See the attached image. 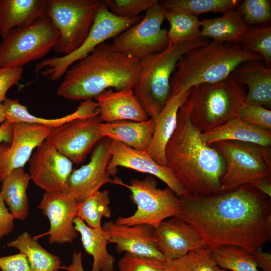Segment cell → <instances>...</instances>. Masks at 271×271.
Segmentation results:
<instances>
[{
  "instance_id": "obj_14",
  "label": "cell",
  "mask_w": 271,
  "mask_h": 271,
  "mask_svg": "<svg viewBox=\"0 0 271 271\" xmlns=\"http://www.w3.org/2000/svg\"><path fill=\"white\" fill-rule=\"evenodd\" d=\"M112 140L101 139L92 150L89 162L72 170L67 182V193L77 203L83 201L103 185L113 183L107 171Z\"/></svg>"
},
{
  "instance_id": "obj_6",
  "label": "cell",
  "mask_w": 271,
  "mask_h": 271,
  "mask_svg": "<svg viewBox=\"0 0 271 271\" xmlns=\"http://www.w3.org/2000/svg\"><path fill=\"white\" fill-rule=\"evenodd\" d=\"M246 93L232 74L217 82L194 86L185 102L191 122L202 133L225 123L236 117Z\"/></svg>"
},
{
  "instance_id": "obj_15",
  "label": "cell",
  "mask_w": 271,
  "mask_h": 271,
  "mask_svg": "<svg viewBox=\"0 0 271 271\" xmlns=\"http://www.w3.org/2000/svg\"><path fill=\"white\" fill-rule=\"evenodd\" d=\"M72 163L44 141L36 148L29 160V174L32 182L46 192L67 193Z\"/></svg>"
},
{
  "instance_id": "obj_1",
  "label": "cell",
  "mask_w": 271,
  "mask_h": 271,
  "mask_svg": "<svg viewBox=\"0 0 271 271\" xmlns=\"http://www.w3.org/2000/svg\"><path fill=\"white\" fill-rule=\"evenodd\" d=\"M180 199L181 206L175 216L197 231L210 252L231 245L253 253L271 239L270 198L249 184Z\"/></svg>"
},
{
  "instance_id": "obj_10",
  "label": "cell",
  "mask_w": 271,
  "mask_h": 271,
  "mask_svg": "<svg viewBox=\"0 0 271 271\" xmlns=\"http://www.w3.org/2000/svg\"><path fill=\"white\" fill-rule=\"evenodd\" d=\"M226 164L221 179L223 191L249 184L253 180L271 177V148L236 141H221L212 144Z\"/></svg>"
},
{
  "instance_id": "obj_38",
  "label": "cell",
  "mask_w": 271,
  "mask_h": 271,
  "mask_svg": "<svg viewBox=\"0 0 271 271\" xmlns=\"http://www.w3.org/2000/svg\"><path fill=\"white\" fill-rule=\"evenodd\" d=\"M238 9L244 22L248 26L269 25L270 22V0L241 1Z\"/></svg>"
},
{
  "instance_id": "obj_20",
  "label": "cell",
  "mask_w": 271,
  "mask_h": 271,
  "mask_svg": "<svg viewBox=\"0 0 271 271\" xmlns=\"http://www.w3.org/2000/svg\"><path fill=\"white\" fill-rule=\"evenodd\" d=\"M153 235L159 250L166 260L177 259L191 251L206 248L197 231L175 216L153 228Z\"/></svg>"
},
{
  "instance_id": "obj_2",
  "label": "cell",
  "mask_w": 271,
  "mask_h": 271,
  "mask_svg": "<svg viewBox=\"0 0 271 271\" xmlns=\"http://www.w3.org/2000/svg\"><path fill=\"white\" fill-rule=\"evenodd\" d=\"M165 157L166 166L190 194L205 196L223 191L221 182L226 170L225 161L192 124L186 103L178 112Z\"/></svg>"
},
{
  "instance_id": "obj_30",
  "label": "cell",
  "mask_w": 271,
  "mask_h": 271,
  "mask_svg": "<svg viewBox=\"0 0 271 271\" xmlns=\"http://www.w3.org/2000/svg\"><path fill=\"white\" fill-rule=\"evenodd\" d=\"M31 180L24 168L13 170L3 180L0 193L14 219L24 220L29 212L27 190Z\"/></svg>"
},
{
  "instance_id": "obj_27",
  "label": "cell",
  "mask_w": 271,
  "mask_h": 271,
  "mask_svg": "<svg viewBox=\"0 0 271 271\" xmlns=\"http://www.w3.org/2000/svg\"><path fill=\"white\" fill-rule=\"evenodd\" d=\"M46 0H0V36L45 16Z\"/></svg>"
},
{
  "instance_id": "obj_40",
  "label": "cell",
  "mask_w": 271,
  "mask_h": 271,
  "mask_svg": "<svg viewBox=\"0 0 271 271\" xmlns=\"http://www.w3.org/2000/svg\"><path fill=\"white\" fill-rule=\"evenodd\" d=\"M236 117L250 125L271 130V111L262 106L243 103Z\"/></svg>"
},
{
  "instance_id": "obj_9",
  "label": "cell",
  "mask_w": 271,
  "mask_h": 271,
  "mask_svg": "<svg viewBox=\"0 0 271 271\" xmlns=\"http://www.w3.org/2000/svg\"><path fill=\"white\" fill-rule=\"evenodd\" d=\"M113 180V183L130 191L137 206L132 215L119 216L115 222L117 224H146L155 228L167 218L175 216L181 208L180 198L168 187L163 189L158 188L157 182L152 176H148L142 180L132 179L128 184L119 178Z\"/></svg>"
},
{
  "instance_id": "obj_21",
  "label": "cell",
  "mask_w": 271,
  "mask_h": 271,
  "mask_svg": "<svg viewBox=\"0 0 271 271\" xmlns=\"http://www.w3.org/2000/svg\"><path fill=\"white\" fill-rule=\"evenodd\" d=\"M102 122L122 120L142 122L149 117L136 97L133 88L108 89L95 98Z\"/></svg>"
},
{
  "instance_id": "obj_29",
  "label": "cell",
  "mask_w": 271,
  "mask_h": 271,
  "mask_svg": "<svg viewBox=\"0 0 271 271\" xmlns=\"http://www.w3.org/2000/svg\"><path fill=\"white\" fill-rule=\"evenodd\" d=\"M75 230L81 236V241L85 251L91 255L93 262L91 271H113L115 257L107 248L108 234L102 228L88 226L79 217L73 220Z\"/></svg>"
},
{
  "instance_id": "obj_45",
  "label": "cell",
  "mask_w": 271,
  "mask_h": 271,
  "mask_svg": "<svg viewBox=\"0 0 271 271\" xmlns=\"http://www.w3.org/2000/svg\"><path fill=\"white\" fill-rule=\"evenodd\" d=\"M258 267L262 271H271V254L263 251L262 247L258 248L253 253Z\"/></svg>"
},
{
  "instance_id": "obj_36",
  "label": "cell",
  "mask_w": 271,
  "mask_h": 271,
  "mask_svg": "<svg viewBox=\"0 0 271 271\" xmlns=\"http://www.w3.org/2000/svg\"><path fill=\"white\" fill-rule=\"evenodd\" d=\"M165 271H228L219 266L207 248L191 251L174 260H166Z\"/></svg>"
},
{
  "instance_id": "obj_23",
  "label": "cell",
  "mask_w": 271,
  "mask_h": 271,
  "mask_svg": "<svg viewBox=\"0 0 271 271\" xmlns=\"http://www.w3.org/2000/svg\"><path fill=\"white\" fill-rule=\"evenodd\" d=\"M190 91L191 89L169 94L164 107L155 120V131L146 151L161 166H166L165 147L176 128L179 110L187 101Z\"/></svg>"
},
{
  "instance_id": "obj_41",
  "label": "cell",
  "mask_w": 271,
  "mask_h": 271,
  "mask_svg": "<svg viewBox=\"0 0 271 271\" xmlns=\"http://www.w3.org/2000/svg\"><path fill=\"white\" fill-rule=\"evenodd\" d=\"M165 261L140 257L125 252L119 260L118 271H165Z\"/></svg>"
},
{
  "instance_id": "obj_18",
  "label": "cell",
  "mask_w": 271,
  "mask_h": 271,
  "mask_svg": "<svg viewBox=\"0 0 271 271\" xmlns=\"http://www.w3.org/2000/svg\"><path fill=\"white\" fill-rule=\"evenodd\" d=\"M110 154L111 159L107 167L110 176L117 174L118 167H124L156 177L179 198L189 194L172 171L167 166L158 164L146 150H137L112 140Z\"/></svg>"
},
{
  "instance_id": "obj_24",
  "label": "cell",
  "mask_w": 271,
  "mask_h": 271,
  "mask_svg": "<svg viewBox=\"0 0 271 271\" xmlns=\"http://www.w3.org/2000/svg\"><path fill=\"white\" fill-rule=\"evenodd\" d=\"M3 105L5 120L9 122L38 124L51 128L57 127L74 119L99 114L98 104L92 100L81 101L74 112L56 119H45L31 114L27 107L21 104L18 99L6 98Z\"/></svg>"
},
{
  "instance_id": "obj_11",
  "label": "cell",
  "mask_w": 271,
  "mask_h": 271,
  "mask_svg": "<svg viewBox=\"0 0 271 271\" xmlns=\"http://www.w3.org/2000/svg\"><path fill=\"white\" fill-rule=\"evenodd\" d=\"M142 18L141 16L132 19L117 17L102 1L88 36L82 44L69 54L47 58L38 63L35 66L36 73L50 81L60 79L73 64L87 56L98 45L113 38Z\"/></svg>"
},
{
  "instance_id": "obj_48",
  "label": "cell",
  "mask_w": 271,
  "mask_h": 271,
  "mask_svg": "<svg viewBox=\"0 0 271 271\" xmlns=\"http://www.w3.org/2000/svg\"><path fill=\"white\" fill-rule=\"evenodd\" d=\"M12 138V123L5 120L0 125V144L9 143Z\"/></svg>"
},
{
  "instance_id": "obj_16",
  "label": "cell",
  "mask_w": 271,
  "mask_h": 271,
  "mask_svg": "<svg viewBox=\"0 0 271 271\" xmlns=\"http://www.w3.org/2000/svg\"><path fill=\"white\" fill-rule=\"evenodd\" d=\"M77 204L68 193L45 191L38 208L48 218L50 228L47 232L33 238L37 240L49 235L48 241L51 244L72 243L78 236L73 224L76 217Z\"/></svg>"
},
{
  "instance_id": "obj_28",
  "label": "cell",
  "mask_w": 271,
  "mask_h": 271,
  "mask_svg": "<svg viewBox=\"0 0 271 271\" xmlns=\"http://www.w3.org/2000/svg\"><path fill=\"white\" fill-rule=\"evenodd\" d=\"M201 35L212 41L239 44L250 26L244 22L238 7L232 8L220 17L201 20Z\"/></svg>"
},
{
  "instance_id": "obj_47",
  "label": "cell",
  "mask_w": 271,
  "mask_h": 271,
  "mask_svg": "<svg viewBox=\"0 0 271 271\" xmlns=\"http://www.w3.org/2000/svg\"><path fill=\"white\" fill-rule=\"evenodd\" d=\"M61 268L67 271H84L82 264V256L81 252L74 251L72 255V263L68 267Z\"/></svg>"
},
{
  "instance_id": "obj_7",
  "label": "cell",
  "mask_w": 271,
  "mask_h": 271,
  "mask_svg": "<svg viewBox=\"0 0 271 271\" xmlns=\"http://www.w3.org/2000/svg\"><path fill=\"white\" fill-rule=\"evenodd\" d=\"M59 32L44 16L31 24L11 30L0 43V67H23L45 57L55 46Z\"/></svg>"
},
{
  "instance_id": "obj_5",
  "label": "cell",
  "mask_w": 271,
  "mask_h": 271,
  "mask_svg": "<svg viewBox=\"0 0 271 271\" xmlns=\"http://www.w3.org/2000/svg\"><path fill=\"white\" fill-rule=\"evenodd\" d=\"M209 42H197L168 45L163 50L140 60V71L134 94L150 118L156 120L169 96L170 80L176 65L187 52Z\"/></svg>"
},
{
  "instance_id": "obj_22",
  "label": "cell",
  "mask_w": 271,
  "mask_h": 271,
  "mask_svg": "<svg viewBox=\"0 0 271 271\" xmlns=\"http://www.w3.org/2000/svg\"><path fill=\"white\" fill-rule=\"evenodd\" d=\"M262 60L245 62L232 72L234 78L247 87L244 103L271 108V68Z\"/></svg>"
},
{
  "instance_id": "obj_32",
  "label": "cell",
  "mask_w": 271,
  "mask_h": 271,
  "mask_svg": "<svg viewBox=\"0 0 271 271\" xmlns=\"http://www.w3.org/2000/svg\"><path fill=\"white\" fill-rule=\"evenodd\" d=\"M165 19L170 25L167 31L168 45L204 39L202 37L201 20L198 16L180 11L165 9Z\"/></svg>"
},
{
  "instance_id": "obj_19",
  "label": "cell",
  "mask_w": 271,
  "mask_h": 271,
  "mask_svg": "<svg viewBox=\"0 0 271 271\" xmlns=\"http://www.w3.org/2000/svg\"><path fill=\"white\" fill-rule=\"evenodd\" d=\"M102 228L108 234V243L116 244L118 253L127 252L133 256L166 261L159 250L153 235V228L146 224L132 226L106 222Z\"/></svg>"
},
{
  "instance_id": "obj_42",
  "label": "cell",
  "mask_w": 271,
  "mask_h": 271,
  "mask_svg": "<svg viewBox=\"0 0 271 271\" xmlns=\"http://www.w3.org/2000/svg\"><path fill=\"white\" fill-rule=\"evenodd\" d=\"M23 67H0V103L6 99L8 90L22 79Z\"/></svg>"
},
{
  "instance_id": "obj_49",
  "label": "cell",
  "mask_w": 271,
  "mask_h": 271,
  "mask_svg": "<svg viewBox=\"0 0 271 271\" xmlns=\"http://www.w3.org/2000/svg\"><path fill=\"white\" fill-rule=\"evenodd\" d=\"M5 120L4 109L3 103H0V123H3Z\"/></svg>"
},
{
  "instance_id": "obj_46",
  "label": "cell",
  "mask_w": 271,
  "mask_h": 271,
  "mask_svg": "<svg viewBox=\"0 0 271 271\" xmlns=\"http://www.w3.org/2000/svg\"><path fill=\"white\" fill-rule=\"evenodd\" d=\"M249 184L271 198V177L258 178L251 182Z\"/></svg>"
},
{
  "instance_id": "obj_39",
  "label": "cell",
  "mask_w": 271,
  "mask_h": 271,
  "mask_svg": "<svg viewBox=\"0 0 271 271\" xmlns=\"http://www.w3.org/2000/svg\"><path fill=\"white\" fill-rule=\"evenodd\" d=\"M157 0H105L104 3L108 10L115 16L126 19L138 17L143 11H146L156 3Z\"/></svg>"
},
{
  "instance_id": "obj_37",
  "label": "cell",
  "mask_w": 271,
  "mask_h": 271,
  "mask_svg": "<svg viewBox=\"0 0 271 271\" xmlns=\"http://www.w3.org/2000/svg\"><path fill=\"white\" fill-rule=\"evenodd\" d=\"M239 44L246 49L259 55L264 62L271 65V26H250Z\"/></svg>"
},
{
  "instance_id": "obj_34",
  "label": "cell",
  "mask_w": 271,
  "mask_h": 271,
  "mask_svg": "<svg viewBox=\"0 0 271 271\" xmlns=\"http://www.w3.org/2000/svg\"><path fill=\"white\" fill-rule=\"evenodd\" d=\"M221 268L231 271H259L252 253L235 246L227 245L210 252Z\"/></svg>"
},
{
  "instance_id": "obj_3",
  "label": "cell",
  "mask_w": 271,
  "mask_h": 271,
  "mask_svg": "<svg viewBox=\"0 0 271 271\" xmlns=\"http://www.w3.org/2000/svg\"><path fill=\"white\" fill-rule=\"evenodd\" d=\"M140 71V61L105 42L68 69L56 94L72 101L92 100L108 89L134 88Z\"/></svg>"
},
{
  "instance_id": "obj_13",
  "label": "cell",
  "mask_w": 271,
  "mask_h": 271,
  "mask_svg": "<svg viewBox=\"0 0 271 271\" xmlns=\"http://www.w3.org/2000/svg\"><path fill=\"white\" fill-rule=\"evenodd\" d=\"M99 114L69 121L52 128L45 142L72 163L79 164L102 139Z\"/></svg>"
},
{
  "instance_id": "obj_8",
  "label": "cell",
  "mask_w": 271,
  "mask_h": 271,
  "mask_svg": "<svg viewBox=\"0 0 271 271\" xmlns=\"http://www.w3.org/2000/svg\"><path fill=\"white\" fill-rule=\"evenodd\" d=\"M100 0H46L45 16L59 32L53 48L69 54L78 49L90 32Z\"/></svg>"
},
{
  "instance_id": "obj_25",
  "label": "cell",
  "mask_w": 271,
  "mask_h": 271,
  "mask_svg": "<svg viewBox=\"0 0 271 271\" xmlns=\"http://www.w3.org/2000/svg\"><path fill=\"white\" fill-rule=\"evenodd\" d=\"M155 128V120L152 118L142 122L122 120L102 122L100 133L102 138H107L132 148L145 151L152 140Z\"/></svg>"
},
{
  "instance_id": "obj_44",
  "label": "cell",
  "mask_w": 271,
  "mask_h": 271,
  "mask_svg": "<svg viewBox=\"0 0 271 271\" xmlns=\"http://www.w3.org/2000/svg\"><path fill=\"white\" fill-rule=\"evenodd\" d=\"M14 219L12 214L6 207L0 193V240L13 231Z\"/></svg>"
},
{
  "instance_id": "obj_26",
  "label": "cell",
  "mask_w": 271,
  "mask_h": 271,
  "mask_svg": "<svg viewBox=\"0 0 271 271\" xmlns=\"http://www.w3.org/2000/svg\"><path fill=\"white\" fill-rule=\"evenodd\" d=\"M208 145L221 141L251 143L266 147L271 145V130L250 125L238 117L202 133Z\"/></svg>"
},
{
  "instance_id": "obj_12",
  "label": "cell",
  "mask_w": 271,
  "mask_h": 271,
  "mask_svg": "<svg viewBox=\"0 0 271 271\" xmlns=\"http://www.w3.org/2000/svg\"><path fill=\"white\" fill-rule=\"evenodd\" d=\"M165 11L158 1L138 23L113 38L112 48L139 61L165 49L168 46V30L161 27Z\"/></svg>"
},
{
  "instance_id": "obj_43",
  "label": "cell",
  "mask_w": 271,
  "mask_h": 271,
  "mask_svg": "<svg viewBox=\"0 0 271 271\" xmlns=\"http://www.w3.org/2000/svg\"><path fill=\"white\" fill-rule=\"evenodd\" d=\"M1 271H33L26 256L21 253L0 257Z\"/></svg>"
},
{
  "instance_id": "obj_17",
  "label": "cell",
  "mask_w": 271,
  "mask_h": 271,
  "mask_svg": "<svg viewBox=\"0 0 271 271\" xmlns=\"http://www.w3.org/2000/svg\"><path fill=\"white\" fill-rule=\"evenodd\" d=\"M52 128L23 122L12 123L9 144H0V182L13 170L24 168L35 149L45 141Z\"/></svg>"
},
{
  "instance_id": "obj_31",
  "label": "cell",
  "mask_w": 271,
  "mask_h": 271,
  "mask_svg": "<svg viewBox=\"0 0 271 271\" xmlns=\"http://www.w3.org/2000/svg\"><path fill=\"white\" fill-rule=\"evenodd\" d=\"M7 245L24 254L33 271H58L61 268L59 257L45 249L27 232L7 242Z\"/></svg>"
},
{
  "instance_id": "obj_50",
  "label": "cell",
  "mask_w": 271,
  "mask_h": 271,
  "mask_svg": "<svg viewBox=\"0 0 271 271\" xmlns=\"http://www.w3.org/2000/svg\"><path fill=\"white\" fill-rule=\"evenodd\" d=\"M0 271H1V270H0Z\"/></svg>"
},
{
  "instance_id": "obj_35",
  "label": "cell",
  "mask_w": 271,
  "mask_h": 271,
  "mask_svg": "<svg viewBox=\"0 0 271 271\" xmlns=\"http://www.w3.org/2000/svg\"><path fill=\"white\" fill-rule=\"evenodd\" d=\"M167 10L182 11L198 16L204 13L224 12L237 7L241 1L238 0H163L159 1Z\"/></svg>"
},
{
  "instance_id": "obj_33",
  "label": "cell",
  "mask_w": 271,
  "mask_h": 271,
  "mask_svg": "<svg viewBox=\"0 0 271 271\" xmlns=\"http://www.w3.org/2000/svg\"><path fill=\"white\" fill-rule=\"evenodd\" d=\"M110 201L109 191L99 190L83 201L77 203L76 217L91 228L101 227L102 218L111 217Z\"/></svg>"
},
{
  "instance_id": "obj_4",
  "label": "cell",
  "mask_w": 271,
  "mask_h": 271,
  "mask_svg": "<svg viewBox=\"0 0 271 271\" xmlns=\"http://www.w3.org/2000/svg\"><path fill=\"white\" fill-rule=\"evenodd\" d=\"M262 60L259 55L239 44L212 41L181 58L171 78L169 94L189 91L200 84L221 81L242 63Z\"/></svg>"
}]
</instances>
